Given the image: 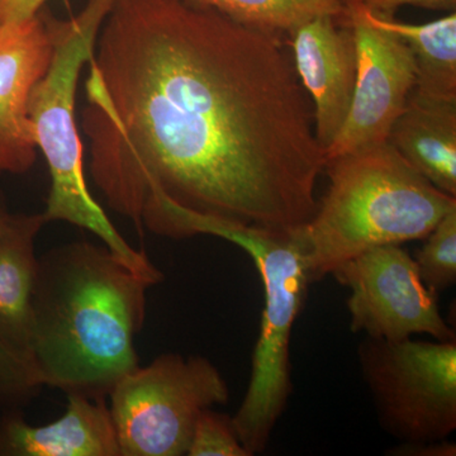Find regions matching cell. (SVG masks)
<instances>
[{"mask_svg":"<svg viewBox=\"0 0 456 456\" xmlns=\"http://www.w3.org/2000/svg\"><path fill=\"white\" fill-rule=\"evenodd\" d=\"M284 42L191 0H116L89 61L83 134L108 206L134 222L165 200L297 235L326 151Z\"/></svg>","mask_w":456,"mask_h":456,"instance_id":"1","label":"cell"},{"mask_svg":"<svg viewBox=\"0 0 456 456\" xmlns=\"http://www.w3.org/2000/svg\"><path fill=\"white\" fill-rule=\"evenodd\" d=\"M150 287L104 245L75 241L38 257L29 356L44 386L106 401L140 367Z\"/></svg>","mask_w":456,"mask_h":456,"instance_id":"2","label":"cell"},{"mask_svg":"<svg viewBox=\"0 0 456 456\" xmlns=\"http://www.w3.org/2000/svg\"><path fill=\"white\" fill-rule=\"evenodd\" d=\"M325 196L297 233L312 283L364 251L424 240L456 198L434 187L388 142L327 159Z\"/></svg>","mask_w":456,"mask_h":456,"instance_id":"3","label":"cell"},{"mask_svg":"<svg viewBox=\"0 0 456 456\" xmlns=\"http://www.w3.org/2000/svg\"><path fill=\"white\" fill-rule=\"evenodd\" d=\"M145 226L150 232L173 240L218 237L241 248L254 261L265 305L250 382L232 422L248 454H260L292 393L290 340L312 283L298 239L204 217L164 200L147 213Z\"/></svg>","mask_w":456,"mask_h":456,"instance_id":"4","label":"cell"},{"mask_svg":"<svg viewBox=\"0 0 456 456\" xmlns=\"http://www.w3.org/2000/svg\"><path fill=\"white\" fill-rule=\"evenodd\" d=\"M116 0H88L69 20H57L46 9L53 40L49 68L35 84L28 117L37 149L46 159L51 187L46 222L62 221L89 231L127 268L152 285L164 281L145 251L128 244L90 193L84 171V149L77 122V90L84 66L94 55L104 20Z\"/></svg>","mask_w":456,"mask_h":456,"instance_id":"5","label":"cell"},{"mask_svg":"<svg viewBox=\"0 0 456 456\" xmlns=\"http://www.w3.org/2000/svg\"><path fill=\"white\" fill-rule=\"evenodd\" d=\"M108 397L119 456H182L203 411L226 404L230 389L208 359L170 353L125 375Z\"/></svg>","mask_w":456,"mask_h":456,"instance_id":"6","label":"cell"},{"mask_svg":"<svg viewBox=\"0 0 456 456\" xmlns=\"http://www.w3.org/2000/svg\"><path fill=\"white\" fill-rule=\"evenodd\" d=\"M358 355L378 421L399 443L446 440L456 430V340L365 336Z\"/></svg>","mask_w":456,"mask_h":456,"instance_id":"7","label":"cell"},{"mask_svg":"<svg viewBox=\"0 0 456 456\" xmlns=\"http://www.w3.org/2000/svg\"><path fill=\"white\" fill-rule=\"evenodd\" d=\"M349 288L350 329L368 338L399 341L413 335L456 340L441 316L439 294L426 287L413 257L401 245L370 248L331 273Z\"/></svg>","mask_w":456,"mask_h":456,"instance_id":"8","label":"cell"},{"mask_svg":"<svg viewBox=\"0 0 456 456\" xmlns=\"http://www.w3.org/2000/svg\"><path fill=\"white\" fill-rule=\"evenodd\" d=\"M340 17L355 37L358 71L346 121L326 150V160L388 141L416 84L415 56L403 38L380 26L356 0H345Z\"/></svg>","mask_w":456,"mask_h":456,"instance_id":"9","label":"cell"},{"mask_svg":"<svg viewBox=\"0 0 456 456\" xmlns=\"http://www.w3.org/2000/svg\"><path fill=\"white\" fill-rule=\"evenodd\" d=\"M288 45L314 103L316 139L326 151L346 121L355 89L358 50L353 29L340 16L323 14L299 27Z\"/></svg>","mask_w":456,"mask_h":456,"instance_id":"10","label":"cell"},{"mask_svg":"<svg viewBox=\"0 0 456 456\" xmlns=\"http://www.w3.org/2000/svg\"><path fill=\"white\" fill-rule=\"evenodd\" d=\"M51 55L46 8L29 20L0 26V175L25 174L36 163L28 99Z\"/></svg>","mask_w":456,"mask_h":456,"instance_id":"11","label":"cell"},{"mask_svg":"<svg viewBox=\"0 0 456 456\" xmlns=\"http://www.w3.org/2000/svg\"><path fill=\"white\" fill-rule=\"evenodd\" d=\"M0 456H119L110 408L103 399L68 395L65 415L32 426L20 408L0 415Z\"/></svg>","mask_w":456,"mask_h":456,"instance_id":"12","label":"cell"},{"mask_svg":"<svg viewBox=\"0 0 456 456\" xmlns=\"http://www.w3.org/2000/svg\"><path fill=\"white\" fill-rule=\"evenodd\" d=\"M388 142L434 187L456 198V102L411 93Z\"/></svg>","mask_w":456,"mask_h":456,"instance_id":"13","label":"cell"},{"mask_svg":"<svg viewBox=\"0 0 456 456\" xmlns=\"http://www.w3.org/2000/svg\"><path fill=\"white\" fill-rule=\"evenodd\" d=\"M46 224L42 213L12 215L0 237V341L28 356L36 240Z\"/></svg>","mask_w":456,"mask_h":456,"instance_id":"14","label":"cell"},{"mask_svg":"<svg viewBox=\"0 0 456 456\" xmlns=\"http://www.w3.org/2000/svg\"><path fill=\"white\" fill-rule=\"evenodd\" d=\"M371 16L380 26L403 38L412 51L416 62L413 94L437 101L456 102L455 12H450L448 16L425 25H410L398 22L395 17L374 13Z\"/></svg>","mask_w":456,"mask_h":456,"instance_id":"15","label":"cell"},{"mask_svg":"<svg viewBox=\"0 0 456 456\" xmlns=\"http://www.w3.org/2000/svg\"><path fill=\"white\" fill-rule=\"evenodd\" d=\"M240 25L274 36L288 45L294 32L323 14L340 16L345 0H191Z\"/></svg>","mask_w":456,"mask_h":456,"instance_id":"16","label":"cell"},{"mask_svg":"<svg viewBox=\"0 0 456 456\" xmlns=\"http://www.w3.org/2000/svg\"><path fill=\"white\" fill-rule=\"evenodd\" d=\"M424 240V246L413 257L419 277L432 292H445L456 281V208L452 209Z\"/></svg>","mask_w":456,"mask_h":456,"instance_id":"17","label":"cell"},{"mask_svg":"<svg viewBox=\"0 0 456 456\" xmlns=\"http://www.w3.org/2000/svg\"><path fill=\"white\" fill-rule=\"evenodd\" d=\"M40 374L32 359L0 341V408H20L41 392Z\"/></svg>","mask_w":456,"mask_h":456,"instance_id":"18","label":"cell"},{"mask_svg":"<svg viewBox=\"0 0 456 456\" xmlns=\"http://www.w3.org/2000/svg\"><path fill=\"white\" fill-rule=\"evenodd\" d=\"M188 456H251L237 435L232 417L203 411L197 419Z\"/></svg>","mask_w":456,"mask_h":456,"instance_id":"19","label":"cell"},{"mask_svg":"<svg viewBox=\"0 0 456 456\" xmlns=\"http://www.w3.org/2000/svg\"><path fill=\"white\" fill-rule=\"evenodd\" d=\"M359 4L378 16L393 17L399 8L412 5L434 11L455 12L456 0H356Z\"/></svg>","mask_w":456,"mask_h":456,"instance_id":"20","label":"cell"},{"mask_svg":"<svg viewBox=\"0 0 456 456\" xmlns=\"http://www.w3.org/2000/svg\"><path fill=\"white\" fill-rule=\"evenodd\" d=\"M49 0H0V26L37 16Z\"/></svg>","mask_w":456,"mask_h":456,"instance_id":"21","label":"cell"},{"mask_svg":"<svg viewBox=\"0 0 456 456\" xmlns=\"http://www.w3.org/2000/svg\"><path fill=\"white\" fill-rule=\"evenodd\" d=\"M391 455L407 456H454L455 444L448 440L432 441V443H401L389 450Z\"/></svg>","mask_w":456,"mask_h":456,"instance_id":"22","label":"cell"},{"mask_svg":"<svg viewBox=\"0 0 456 456\" xmlns=\"http://www.w3.org/2000/svg\"><path fill=\"white\" fill-rule=\"evenodd\" d=\"M12 213L9 212L7 200H5L4 193L0 191V237L7 228L9 221H11Z\"/></svg>","mask_w":456,"mask_h":456,"instance_id":"23","label":"cell"}]
</instances>
